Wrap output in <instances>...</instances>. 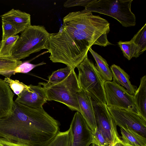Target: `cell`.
<instances>
[{
	"instance_id": "6da1fadb",
	"label": "cell",
	"mask_w": 146,
	"mask_h": 146,
	"mask_svg": "<svg viewBox=\"0 0 146 146\" xmlns=\"http://www.w3.org/2000/svg\"><path fill=\"white\" fill-rule=\"evenodd\" d=\"M60 124L43 109L14 102L11 113L0 119V138L30 146H45L60 131Z\"/></svg>"
},
{
	"instance_id": "7a4b0ae2",
	"label": "cell",
	"mask_w": 146,
	"mask_h": 146,
	"mask_svg": "<svg viewBox=\"0 0 146 146\" xmlns=\"http://www.w3.org/2000/svg\"><path fill=\"white\" fill-rule=\"evenodd\" d=\"M93 45H99L92 36L63 23L59 32L50 33L45 49L52 62L62 63L74 70Z\"/></svg>"
},
{
	"instance_id": "3957f363",
	"label": "cell",
	"mask_w": 146,
	"mask_h": 146,
	"mask_svg": "<svg viewBox=\"0 0 146 146\" xmlns=\"http://www.w3.org/2000/svg\"><path fill=\"white\" fill-rule=\"evenodd\" d=\"M63 23L93 37L99 46L105 47L111 44L107 35L110 31V23L99 16L88 11H75L69 13L63 19Z\"/></svg>"
},
{
	"instance_id": "277c9868",
	"label": "cell",
	"mask_w": 146,
	"mask_h": 146,
	"mask_svg": "<svg viewBox=\"0 0 146 146\" xmlns=\"http://www.w3.org/2000/svg\"><path fill=\"white\" fill-rule=\"evenodd\" d=\"M43 86L47 101H54L61 103L72 111L80 112L77 93L80 90L74 70L72 69L68 76L61 82L52 83L40 82Z\"/></svg>"
},
{
	"instance_id": "5b68a950",
	"label": "cell",
	"mask_w": 146,
	"mask_h": 146,
	"mask_svg": "<svg viewBox=\"0 0 146 146\" xmlns=\"http://www.w3.org/2000/svg\"><path fill=\"white\" fill-rule=\"evenodd\" d=\"M133 0H92L82 11L97 13L116 19L125 27L135 25L136 17L131 11Z\"/></svg>"
},
{
	"instance_id": "8992f818",
	"label": "cell",
	"mask_w": 146,
	"mask_h": 146,
	"mask_svg": "<svg viewBox=\"0 0 146 146\" xmlns=\"http://www.w3.org/2000/svg\"><path fill=\"white\" fill-rule=\"evenodd\" d=\"M49 33L43 26L31 25L23 31L12 52V56L18 60L46 48Z\"/></svg>"
},
{
	"instance_id": "52a82bcc",
	"label": "cell",
	"mask_w": 146,
	"mask_h": 146,
	"mask_svg": "<svg viewBox=\"0 0 146 146\" xmlns=\"http://www.w3.org/2000/svg\"><path fill=\"white\" fill-rule=\"evenodd\" d=\"M77 68L78 72V80L80 88L84 91L93 101L106 104L105 81L93 62L88 59V55Z\"/></svg>"
},
{
	"instance_id": "ba28073f",
	"label": "cell",
	"mask_w": 146,
	"mask_h": 146,
	"mask_svg": "<svg viewBox=\"0 0 146 146\" xmlns=\"http://www.w3.org/2000/svg\"><path fill=\"white\" fill-rule=\"evenodd\" d=\"M98 128L101 131L108 145H114L120 141L117 125L105 104L92 100Z\"/></svg>"
},
{
	"instance_id": "9c48e42d",
	"label": "cell",
	"mask_w": 146,
	"mask_h": 146,
	"mask_svg": "<svg viewBox=\"0 0 146 146\" xmlns=\"http://www.w3.org/2000/svg\"><path fill=\"white\" fill-rule=\"evenodd\" d=\"M104 88L107 106L131 110L137 113L133 96L114 81H105Z\"/></svg>"
},
{
	"instance_id": "30bf717a",
	"label": "cell",
	"mask_w": 146,
	"mask_h": 146,
	"mask_svg": "<svg viewBox=\"0 0 146 146\" xmlns=\"http://www.w3.org/2000/svg\"><path fill=\"white\" fill-rule=\"evenodd\" d=\"M116 125L126 126L146 137V120L137 112L129 110L107 106Z\"/></svg>"
},
{
	"instance_id": "8fae6325",
	"label": "cell",
	"mask_w": 146,
	"mask_h": 146,
	"mask_svg": "<svg viewBox=\"0 0 146 146\" xmlns=\"http://www.w3.org/2000/svg\"><path fill=\"white\" fill-rule=\"evenodd\" d=\"M69 129L71 146H89L91 144L92 131L79 112L74 114Z\"/></svg>"
},
{
	"instance_id": "7c38bea8",
	"label": "cell",
	"mask_w": 146,
	"mask_h": 146,
	"mask_svg": "<svg viewBox=\"0 0 146 146\" xmlns=\"http://www.w3.org/2000/svg\"><path fill=\"white\" fill-rule=\"evenodd\" d=\"M29 85V89L23 90L14 102L32 108L42 107L47 101L43 88L39 84Z\"/></svg>"
},
{
	"instance_id": "4fadbf2b",
	"label": "cell",
	"mask_w": 146,
	"mask_h": 146,
	"mask_svg": "<svg viewBox=\"0 0 146 146\" xmlns=\"http://www.w3.org/2000/svg\"><path fill=\"white\" fill-rule=\"evenodd\" d=\"M80 113L92 132L94 133L97 128L94 112L90 97L81 89L77 93Z\"/></svg>"
},
{
	"instance_id": "5bb4252c",
	"label": "cell",
	"mask_w": 146,
	"mask_h": 146,
	"mask_svg": "<svg viewBox=\"0 0 146 146\" xmlns=\"http://www.w3.org/2000/svg\"><path fill=\"white\" fill-rule=\"evenodd\" d=\"M2 20L9 22L17 30V33L22 32L31 25L30 14L12 9L0 16Z\"/></svg>"
},
{
	"instance_id": "9a60e30c",
	"label": "cell",
	"mask_w": 146,
	"mask_h": 146,
	"mask_svg": "<svg viewBox=\"0 0 146 146\" xmlns=\"http://www.w3.org/2000/svg\"><path fill=\"white\" fill-rule=\"evenodd\" d=\"M14 94L7 83L0 78V119L10 115Z\"/></svg>"
},
{
	"instance_id": "2e32d148",
	"label": "cell",
	"mask_w": 146,
	"mask_h": 146,
	"mask_svg": "<svg viewBox=\"0 0 146 146\" xmlns=\"http://www.w3.org/2000/svg\"><path fill=\"white\" fill-rule=\"evenodd\" d=\"M110 69L112 74L113 81L118 84L124 87L130 95L133 96L137 89V87L131 84L128 74L120 67L115 64L111 66Z\"/></svg>"
},
{
	"instance_id": "e0dca14e",
	"label": "cell",
	"mask_w": 146,
	"mask_h": 146,
	"mask_svg": "<svg viewBox=\"0 0 146 146\" xmlns=\"http://www.w3.org/2000/svg\"><path fill=\"white\" fill-rule=\"evenodd\" d=\"M134 104L138 113L146 120V76L140 79V84L133 95Z\"/></svg>"
},
{
	"instance_id": "ac0fdd59",
	"label": "cell",
	"mask_w": 146,
	"mask_h": 146,
	"mask_svg": "<svg viewBox=\"0 0 146 146\" xmlns=\"http://www.w3.org/2000/svg\"><path fill=\"white\" fill-rule=\"evenodd\" d=\"M120 127L122 140L132 146H146V138L129 127L125 126Z\"/></svg>"
},
{
	"instance_id": "d6986e66",
	"label": "cell",
	"mask_w": 146,
	"mask_h": 146,
	"mask_svg": "<svg viewBox=\"0 0 146 146\" xmlns=\"http://www.w3.org/2000/svg\"><path fill=\"white\" fill-rule=\"evenodd\" d=\"M89 50L96 62L95 67L102 78L105 82L111 81L112 74L106 60L93 50L91 47Z\"/></svg>"
},
{
	"instance_id": "ffe728a7",
	"label": "cell",
	"mask_w": 146,
	"mask_h": 146,
	"mask_svg": "<svg viewBox=\"0 0 146 146\" xmlns=\"http://www.w3.org/2000/svg\"><path fill=\"white\" fill-rule=\"evenodd\" d=\"M117 43L124 56L128 60H130L133 57L137 58L140 55L138 48L131 40L125 41L120 40Z\"/></svg>"
},
{
	"instance_id": "44dd1931",
	"label": "cell",
	"mask_w": 146,
	"mask_h": 146,
	"mask_svg": "<svg viewBox=\"0 0 146 146\" xmlns=\"http://www.w3.org/2000/svg\"><path fill=\"white\" fill-rule=\"evenodd\" d=\"M45 146H71L70 129L64 132L59 131Z\"/></svg>"
},
{
	"instance_id": "7402d4cb",
	"label": "cell",
	"mask_w": 146,
	"mask_h": 146,
	"mask_svg": "<svg viewBox=\"0 0 146 146\" xmlns=\"http://www.w3.org/2000/svg\"><path fill=\"white\" fill-rule=\"evenodd\" d=\"M138 48L140 55L146 50V23L131 39Z\"/></svg>"
},
{
	"instance_id": "603a6c76",
	"label": "cell",
	"mask_w": 146,
	"mask_h": 146,
	"mask_svg": "<svg viewBox=\"0 0 146 146\" xmlns=\"http://www.w3.org/2000/svg\"><path fill=\"white\" fill-rule=\"evenodd\" d=\"M19 37L17 35L9 37L0 42V56H12L13 49Z\"/></svg>"
},
{
	"instance_id": "cb8c5ba5",
	"label": "cell",
	"mask_w": 146,
	"mask_h": 146,
	"mask_svg": "<svg viewBox=\"0 0 146 146\" xmlns=\"http://www.w3.org/2000/svg\"><path fill=\"white\" fill-rule=\"evenodd\" d=\"M22 62L12 56H0V72L14 70L21 65Z\"/></svg>"
},
{
	"instance_id": "d4e9b609",
	"label": "cell",
	"mask_w": 146,
	"mask_h": 146,
	"mask_svg": "<svg viewBox=\"0 0 146 146\" xmlns=\"http://www.w3.org/2000/svg\"><path fill=\"white\" fill-rule=\"evenodd\" d=\"M72 69H73L71 67L67 66L64 68L53 72L48 77V80L47 82L52 83L62 81L68 76Z\"/></svg>"
},
{
	"instance_id": "484cf974",
	"label": "cell",
	"mask_w": 146,
	"mask_h": 146,
	"mask_svg": "<svg viewBox=\"0 0 146 146\" xmlns=\"http://www.w3.org/2000/svg\"><path fill=\"white\" fill-rule=\"evenodd\" d=\"M17 96L25 90H28L30 88L29 85H27L17 80H13L10 78H5L4 79Z\"/></svg>"
},
{
	"instance_id": "4316f807",
	"label": "cell",
	"mask_w": 146,
	"mask_h": 146,
	"mask_svg": "<svg viewBox=\"0 0 146 146\" xmlns=\"http://www.w3.org/2000/svg\"><path fill=\"white\" fill-rule=\"evenodd\" d=\"M2 27L3 31L2 41L5 40L8 38L17 34L15 27L9 22L3 20H2Z\"/></svg>"
},
{
	"instance_id": "83f0119b",
	"label": "cell",
	"mask_w": 146,
	"mask_h": 146,
	"mask_svg": "<svg viewBox=\"0 0 146 146\" xmlns=\"http://www.w3.org/2000/svg\"><path fill=\"white\" fill-rule=\"evenodd\" d=\"M45 64H46L45 63L42 62L38 64H34L26 62L22 63L21 65L15 70H13L12 72L13 75L17 73H27L35 67Z\"/></svg>"
},
{
	"instance_id": "f1b7e54d",
	"label": "cell",
	"mask_w": 146,
	"mask_h": 146,
	"mask_svg": "<svg viewBox=\"0 0 146 146\" xmlns=\"http://www.w3.org/2000/svg\"><path fill=\"white\" fill-rule=\"evenodd\" d=\"M92 135L91 143L98 146H106L108 145L102 132L97 127L94 133L92 132Z\"/></svg>"
},
{
	"instance_id": "f546056e",
	"label": "cell",
	"mask_w": 146,
	"mask_h": 146,
	"mask_svg": "<svg viewBox=\"0 0 146 146\" xmlns=\"http://www.w3.org/2000/svg\"><path fill=\"white\" fill-rule=\"evenodd\" d=\"M92 0H68L63 4V6L66 8L76 6H81L85 7Z\"/></svg>"
},
{
	"instance_id": "4dcf8cb0",
	"label": "cell",
	"mask_w": 146,
	"mask_h": 146,
	"mask_svg": "<svg viewBox=\"0 0 146 146\" xmlns=\"http://www.w3.org/2000/svg\"><path fill=\"white\" fill-rule=\"evenodd\" d=\"M0 146H30L26 144L8 141L0 138Z\"/></svg>"
},
{
	"instance_id": "1f68e13d",
	"label": "cell",
	"mask_w": 146,
	"mask_h": 146,
	"mask_svg": "<svg viewBox=\"0 0 146 146\" xmlns=\"http://www.w3.org/2000/svg\"><path fill=\"white\" fill-rule=\"evenodd\" d=\"M114 146H132L127 144L123 142V141L121 140L116 143L115 145Z\"/></svg>"
},
{
	"instance_id": "d6a6232c",
	"label": "cell",
	"mask_w": 146,
	"mask_h": 146,
	"mask_svg": "<svg viewBox=\"0 0 146 146\" xmlns=\"http://www.w3.org/2000/svg\"><path fill=\"white\" fill-rule=\"evenodd\" d=\"M92 146H98V145L94 144H92Z\"/></svg>"
},
{
	"instance_id": "836d02e7",
	"label": "cell",
	"mask_w": 146,
	"mask_h": 146,
	"mask_svg": "<svg viewBox=\"0 0 146 146\" xmlns=\"http://www.w3.org/2000/svg\"><path fill=\"white\" fill-rule=\"evenodd\" d=\"M108 146H112L110 145H108Z\"/></svg>"
}]
</instances>
